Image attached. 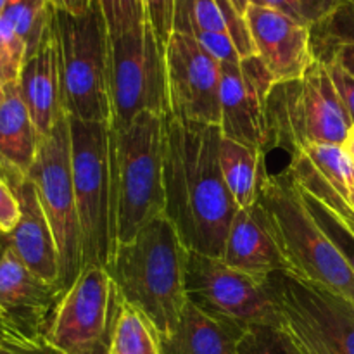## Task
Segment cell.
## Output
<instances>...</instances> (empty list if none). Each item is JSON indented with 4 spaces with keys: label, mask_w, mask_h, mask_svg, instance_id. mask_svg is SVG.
Wrapping results in <instances>:
<instances>
[{
    "label": "cell",
    "mask_w": 354,
    "mask_h": 354,
    "mask_svg": "<svg viewBox=\"0 0 354 354\" xmlns=\"http://www.w3.org/2000/svg\"><path fill=\"white\" fill-rule=\"evenodd\" d=\"M220 127L166 118L165 216L189 251L220 258L239 207L220 168Z\"/></svg>",
    "instance_id": "6da1fadb"
},
{
    "label": "cell",
    "mask_w": 354,
    "mask_h": 354,
    "mask_svg": "<svg viewBox=\"0 0 354 354\" xmlns=\"http://www.w3.org/2000/svg\"><path fill=\"white\" fill-rule=\"evenodd\" d=\"M187 258L189 249L171 221L159 216L118 245L107 266L121 299L154 325L159 339L175 330L189 301Z\"/></svg>",
    "instance_id": "7a4b0ae2"
},
{
    "label": "cell",
    "mask_w": 354,
    "mask_h": 354,
    "mask_svg": "<svg viewBox=\"0 0 354 354\" xmlns=\"http://www.w3.org/2000/svg\"><path fill=\"white\" fill-rule=\"evenodd\" d=\"M166 118L142 113L121 128H111V235L113 254L145 225L165 216Z\"/></svg>",
    "instance_id": "3957f363"
},
{
    "label": "cell",
    "mask_w": 354,
    "mask_h": 354,
    "mask_svg": "<svg viewBox=\"0 0 354 354\" xmlns=\"http://www.w3.org/2000/svg\"><path fill=\"white\" fill-rule=\"evenodd\" d=\"M256 204L289 272L354 304V272L310 214L287 169L266 176Z\"/></svg>",
    "instance_id": "277c9868"
},
{
    "label": "cell",
    "mask_w": 354,
    "mask_h": 354,
    "mask_svg": "<svg viewBox=\"0 0 354 354\" xmlns=\"http://www.w3.org/2000/svg\"><path fill=\"white\" fill-rule=\"evenodd\" d=\"M62 109L69 118L111 123L109 30L97 0L83 14L54 9Z\"/></svg>",
    "instance_id": "5b68a950"
},
{
    "label": "cell",
    "mask_w": 354,
    "mask_h": 354,
    "mask_svg": "<svg viewBox=\"0 0 354 354\" xmlns=\"http://www.w3.org/2000/svg\"><path fill=\"white\" fill-rule=\"evenodd\" d=\"M270 147L290 154L315 144H337L351 133V118L324 62H313L296 82L275 85L268 102Z\"/></svg>",
    "instance_id": "8992f818"
},
{
    "label": "cell",
    "mask_w": 354,
    "mask_h": 354,
    "mask_svg": "<svg viewBox=\"0 0 354 354\" xmlns=\"http://www.w3.org/2000/svg\"><path fill=\"white\" fill-rule=\"evenodd\" d=\"M263 287L283 330L303 354H354V304L289 270L273 272Z\"/></svg>",
    "instance_id": "52a82bcc"
},
{
    "label": "cell",
    "mask_w": 354,
    "mask_h": 354,
    "mask_svg": "<svg viewBox=\"0 0 354 354\" xmlns=\"http://www.w3.org/2000/svg\"><path fill=\"white\" fill-rule=\"evenodd\" d=\"M109 133V123L69 118L73 187L82 230L83 268L104 266L107 270L113 259Z\"/></svg>",
    "instance_id": "ba28073f"
},
{
    "label": "cell",
    "mask_w": 354,
    "mask_h": 354,
    "mask_svg": "<svg viewBox=\"0 0 354 354\" xmlns=\"http://www.w3.org/2000/svg\"><path fill=\"white\" fill-rule=\"evenodd\" d=\"M111 128H121L142 113L169 116L165 48L145 21L127 33L109 35Z\"/></svg>",
    "instance_id": "9c48e42d"
},
{
    "label": "cell",
    "mask_w": 354,
    "mask_h": 354,
    "mask_svg": "<svg viewBox=\"0 0 354 354\" xmlns=\"http://www.w3.org/2000/svg\"><path fill=\"white\" fill-rule=\"evenodd\" d=\"M28 178L37 189L38 199L57 244L61 259L59 287L64 294L83 272L82 230L73 187L71 135L66 113L45 137H40L37 158Z\"/></svg>",
    "instance_id": "30bf717a"
},
{
    "label": "cell",
    "mask_w": 354,
    "mask_h": 354,
    "mask_svg": "<svg viewBox=\"0 0 354 354\" xmlns=\"http://www.w3.org/2000/svg\"><path fill=\"white\" fill-rule=\"evenodd\" d=\"M121 301L109 272L86 266L62 294L44 342L57 354H111Z\"/></svg>",
    "instance_id": "8fae6325"
},
{
    "label": "cell",
    "mask_w": 354,
    "mask_h": 354,
    "mask_svg": "<svg viewBox=\"0 0 354 354\" xmlns=\"http://www.w3.org/2000/svg\"><path fill=\"white\" fill-rule=\"evenodd\" d=\"M187 297L207 315L244 332L263 325L283 328L282 317L261 280L232 268L220 258L189 251Z\"/></svg>",
    "instance_id": "7c38bea8"
},
{
    "label": "cell",
    "mask_w": 354,
    "mask_h": 354,
    "mask_svg": "<svg viewBox=\"0 0 354 354\" xmlns=\"http://www.w3.org/2000/svg\"><path fill=\"white\" fill-rule=\"evenodd\" d=\"M169 116L220 127L221 62L196 38L173 31L166 44Z\"/></svg>",
    "instance_id": "4fadbf2b"
},
{
    "label": "cell",
    "mask_w": 354,
    "mask_h": 354,
    "mask_svg": "<svg viewBox=\"0 0 354 354\" xmlns=\"http://www.w3.org/2000/svg\"><path fill=\"white\" fill-rule=\"evenodd\" d=\"M275 80L258 55L221 62V121L223 137L251 145L266 154L270 149L268 102Z\"/></svg>",
    "instance_id": "5bb4252c"
},
{
    "label": "cell",
    "mask_w": 354,
    "mask_h": 354,
    "mask_svg": "<svg viewBox=\"0 0 354 354\" xmlns=\"http://www.w3.org/2000/svg\"><path fill=\"white\" fill-rule=\"evenodd\" d=\"M244 17L256 55L277 85L303 78L313 62L311 28L268 6H249Z\"/></svg>",
    "instance_id": "9a60e30c"
},
{
    "label": "cell",
    "mask_w": 354,
    "mask_h": 354,
    "mask_svg": "<svg viewBox=\"0 0 354 354\" xmlns=\"http://www.w3.org/2000/svg\"><path fill=\"white\" fill-rule=\"evenodd\" d=\"M173 31L196 38L220 62L256 55L244 14L232 0H175Z\"/></svg>",
    "instance_id": "2e32d148"
},
{
    "label": "cell",
    "mask_w": 354,
    "mask_h": 354,
    "mask_svg": "<svg viewBox=\"0 0 354 354\" xmlns=\"http://www.w3.org/2000/svg\"><path fill=\"white\" fill-rule=\"evenodd\" d=\"M57 286L35 275L12 249L0 261V310L23 334L44 341L45 328L61 301Z\"/></svg>",
    "instance_id": "e0dca14e"
},
{
    "label": "cell",
    "mask_w": 354,
    "mask_h": 354,
    "mask_svg": "<svg viewBox=\"0 0 354 354\" xmlns=\"http://www.w3.org/2000/svg\"><path fill=\"white\" fill-rule=\"evenodd\" d=\"M19 92L30 111L38 135L45 137L64 114L54 19L45 30L38 47L30 55H26L19 75Z\"/></svg>",
    "instance_id": "ac0fdd59"
},
{
    "label": "cell",
    "mask_w": 354,
    "mask_h": 354,
    "mask_svg": "<svg viewBox=\"0 0 354 354\" xmlns=\"http://www.w3.org/2000/svg\"><path fill=\"white\" fill-rule=\"evenodd\" d=\"M12 189L19 199L21 218L16 228L9 234L10 249L35 275L59 287L61 259L37 189L30 178L23 180Z\"/></svg>",
    "instance_id": "d6986e66"
},
{
    "label": "cell",
    "mask_w": 354,
    "mask_h": 354,
    "mask_svg": "<svg viewBox=\"0 0 354 354\" xmlns=\"http://www.w3.org/2000/svg\"><path fill=\"white\" fill-rule=\"evenodd\" d=\"M221 259L232 268L261 282L273 272L289 270L286 258L259 213L258 204L249 209L237 211L228 230Z\"/></svg>",
    "instance_id": "ffe728a7"
},
{
    "label": "cell",
    "mask_w": 354,
    "mask_h": 354,
    "mask_svg": "<svg viewBox=\"0 0 354 354\" xmlns=\"http://www.w3.org/2000/svg\"><path fill=\"white\" fill-rule=\"evenodd\" d=\"M40 135L19 92V82L3 86L0 102V161L9 171L10 185L28 178L37 158Z\"/></svg>",
    "instance_id": "44dd1931"
},
{
    "label": "cell",
    "mask_w": 354,
    "mask_h": 354,
    "mask_svg": "<svg viewBox=\"0 0 354 354\" xmlns=\"http://www.w3.org/2000/svg\"><path fill=\"white\" fill-rule=\"evenodd\" d=\"M244 334L187 301L175 330L159 339V344L161 354H237Z\"/></svg>",
    "instance_id": "7402d4cb"
},
{
    "label": "cell",
    "mask_w": 354,
    "mask_h": 354,
    "mask_svg": "<svg viewBox=\"0 0 354 354\" xmlns=\"http://www.w3.org/2000/svg\"><path fill=\"white\" fill-rule=\"evenodd\" d=\"M220 168L230 196L239 209H249L258 203L265 178V152L232 138L221 137Z\"/></svg>",
    "instance_id": "603a6c76"
},
{
    "label": "cell",
    "mask_w": 354,
    "mask_h": 354,
    "mask_svg": "<svg viewBox=\"0 0 354 354\" xmlns=\"http://www.w3.org/2000/svg\"><path fill=\"white\" fill-rule=\"evenodd\" d=\"M311 50L320 62H337L354 76V0L311 26Z\"/></svg>",
    "instance_id": "cb8c5ba5"
},
{
    "label": "cell",
    "mask_w": 354,
    "mask_h": 354,
    "mask_svg": "<svg viewBox=\"0 0 354 354\" xmlns=\"http://www.w3.org/2000/svg\"><path fill=\"white\" fill-rule=\"evenodd\" d=\"M111 354H161L154 325L128 303L121 301Z\"/></svg>",
    "instance_id": "d4e9b609"
},
{
    "label": "cell",
    "mask_w": 354,
    "mask_h": 354,
    "mask_svg": "<svg viewBox=\"0 0 354 354\" xmlns=\"http://www.w3.org/2000/svg\"><path fill=\"white\" fill-rule=\"evenodd\" d=\"M301 154L313 165V168L348 199L354 190V161L344 145L337 144H315L294 152Z\"/></svg>",
    "instance_id": "484cf974"
},
{
    "label": "cell",
    "mask_w": 354,
    "mask_h": 354,
    "mask_svg": "<svg viewBox=\"0 0 354 354\" xmlns=\"http://www.w3.org/2000/svg\"><path fill=\"white\" fill-rule=\"evenodd\" d=\"M54 6L50 0H10L2 16L9 21L30 55L40 44L45 30L52 21Z\"/></svg>",
    "instance_id": "4316f807"
},
{
    "label": "cell",
    "mask_w": 354,
    "mask_h": 354,
    "mask_svg": "<svg viewBox=\"0 0 354 354\" xmlns=\"http://www.w3.org/2000/svg\"><path fill=\"white\" fill-rule=\"evenodd\" d=\"M299 192L311 216H313L315 221L320 225L322 230L328 235V239L334 242L335 248L341 251V254L344 256V259L348 261V265L351 266V270L354 272V234L353 232L342 223L341 218L335 216V214L332 213L325 204H322L317 197L308 194L306 190H303L301 187H299Z\"/></svg>",
    "instance_id": "83f0119b"
},
{
    "label": "cell",
    "mask_w": 354,
    "mask_h": 354,
    "mask_svg": "<svg viewBox=\"0 0 354 354\" xmlns=\"http://www.w3.org/2000/svg\"><path fill=\"white\" fill-rule=\"evenodd\" d=\"M237 354H303L290 335L279 327H252L239 342Z\"/></svg>",
    "instance_id": "f1b7e54d"
},
{
    "label": "cell",
    "mask_w": 354,
    "mask_h": 354,
    "mask_svg": "<svg viewBox=\"0 0 354 354\" xmlns=\"http://www.w3.org/2000/svg\"><path fill=\"white\" fill-rule=\"evenodd\" d=\"M26 61V45L14 31L9 21L0 14V85L19 82L21 69Z\"/></svg>",
    "instance_id": "f546056e"
},
{
    "label": "cell",
    "mask_w": 354,
    "mask_h": 354,
    "mask_svg": "<svg viewBox=\"0 0 354 354\" xmlns=\"http://www.w3.org/2000/svg\"><path fill=\"white\" fill-rule=\"evenodd\" d=\"M111 37L127 33L147 21L145 0H97Z\"/></svg>",
    "instance_id": "4dcf8cb0"
},
{
    "label": "cell",
    "mask_w": 354,
    "mask_h": 354,
    "mask_svg": "<svg viewBox=\"0 0 354 354\" xmlns=\"http://www.w3.org/2000/svg\"><path fill=\"white\" fill-rule=\"evenodd\" d=\"M145 14H147L149 24L158 37L159 45L166 50V44L173 33L175 0H145Z\"/></svg>",
    "instance_id": "1f68e13d"
},
{
    "label": "cell",
    "mask_w": 354,
    "mask_h": 354,
    "mask_svg": "<svg viewBox=\"0 0 354 354\" xmlns=\"http://www.w3.org/2000/svg\"><path fill=\"white\" fill-rule=\"evenodd\" d=\"M21 218V206L12 185L0 178V228L3 234H10Z\"/></svg>",
    "instance_id": "d6a6232c"
},
{
    "label": "cell",
    "mask_w": 354,
    "mask_h": 354,
    "mask_svg": "<svg viewBox=\"0 0 354 354\" xmlns=\"http://www.w3.org/2000/svg\"><path fill=\"white\" fill-rule=\"evenodd\" d=\"M354 127V76L337 62H324Z\"/></svg>",
    "instance_id": "836d02e7"
},
{
    "label": "cell",
    "mask_w": 354,
    "mask_h": 354,
    "mask_svg": "<svg viewBox=\"0 0 354 354\" xmlns=\"http://www.w3.org/2000/svg\"><path fill=\"white\" fill-rule=\"evenodd\" d=\"M344 0H297L299 6V21L306 26L320 23L322 19L334 12Z\"/></svg>",
    "instance_id": "e575fe53"
},
{
    "label": "cell",
    "mask_w": 354,
    "mask_h": 354,
    "mask_svg": "<svg viewBox=\"0 0 354 354\" xmlns=\"http://www.w3.org/2000/svg\"><path fill=\"white\" fill-rule=\"evenodd\" d=\"M37 342H44V341H33L28 335H24L16 325L12 324L7 318H0V346L6 344H19V346H26V344H37Z\"/></svg>",
    "instance_id": "d590c367"
},
{
    "label": "cell",
    "mask_w": 354,
    "mask_h": 354,
    "mask_svg": "<svg viewBox=\"0 0 354 354\" xmlns=\"http://www.w3.org/2000/svg\"><path fill=\"white\" fill-rule=\"evenodd\" d=\"M0 354H57L54 349L48 348L45 342H37V344H6L0 346Z\"/></svg>",
    "instance_id": "8d00e7d4"
},
{
    "label": "cell",
    "mask_w": 354,
    "mask_h": 354,
    "mask_svg": "<svg viewBox=\"0 0 354 354\" xmlns=\"http://www.w3.org/2000/svg\"><path fill=\"white\" fill-rule=\"evenodd\" d=\"M93 0H50L54 9L66 10L69 14H83L90 9Z\"/></svg>",
    "instance_id": "74e56055"
},
{
    "label": "cell",
    "mask_w": 354,
    "mask_h": 354,
    "mask_svg": "<svg viewBox=\"0 0 354 354\" xmlns=\"http://www.w3.org/2000/svg\"><path fill=\"white\" fill-rule=\"evenodd\" d=\"M232 2L235 3V7H237L242 14H244L245 9H248L249 6H263V3H265V0H232Z\"/></svg>",
    "instance_id": "f35d334b"
},
{
    "label": "cell",
    "mask_w": 354,
    "mask_h": 354,
    "mask_svg": "<svg viewBox=\"0 0 354 354\" xmlns=\"http://www.w3.org/2000/svg\"><path fill=\"white\" fill-rule=\"evenodd\" d=\"M10 248V239L9 234H0V261H2L3 254L7 252V249Z\"/></svg>",
    "instance_id": "ab89813d"
},
{
    "label": "cell",
    "mask_w": 354,
    "mask_h": 354,
    "mask_svg": "<svg viewBox=\"0 0 354 354\" xmlns=\"http://www.w3.org/2000/svg\"><path fill=\"white\" fill-rule=\"evenodd\" d=\"M344 149L348 151V154L351 156V159L354 161V137H349L348 140L344 142Z\"/></svg>",
    "instance_id": "60d3db41"
},
{
    "label": "cell",
    "mask_w": 354,
    "mask_h": 354,
    "mask_svg": "<svg viewBox=\"0 0 354 354\" xmlns=\"http://www.w3.org/2000/svg\"><path fill=\"white\" fill-rule=\"evenodd\" d=\"M0 178L7 180V182L10 183V178H9V171H7V168H6V166H3V162H2V161H0Z\"/></svg>",
    "instance_id": "b9f144b4"
},
{
    "label": "cell",
    "mask_w": 354,
    "mask_h": 354,
    "mask_svg": "<svg viewBox=\"0 0 354 354\" xmlns=\"http://www.w3.org/2000/svg\"><path fill=\"white\" fill-rule=\"evenodd\" d=\"M9 2H10V0H0V14H3V10L7 9Z\"/></svg>",
    "instance_id": "7bdbcfd3"
},
{
    "label": "cell",
    "mask_w": 354,
    "mask_h": 354,
    "mask_svg": "<svg viewBox=\"0 0 354 354\" xmlns=\"http://www.w3.org/2000/svg\"><path fill=\"white\" fill-rule=\"evenodd\" d=\"M346 201H348V203L351 204V207L354 209V190H353L351 194H349V197H348V199H346Z\"/></svg>",
    "instance_id": "ee69618b"
},
{
    "label": "cell",
    "mask_w": 354,
    "mask_h": 354,
    "mask_svg": "<svg viewBox=\"0 0 354 354\" xmlns=\"http://www.w3.org/2000/svg\"><path fill=\"white\" fill-rule=\"evenodd\" d=\"M0 318H7V320H10V318H9V317H7V315H6V313H3V311H2V310H0ZM24 335H26V334H24Z\"/></svg>",
    "instance_id": "f6af8a7d"
},
{
    "label": "cell",
    "mask_w": 354,
    "mask_h": 354,
    "mask_svg": "<svg viewBox=\"0 0 354 354\" xmlns=\"http://www.w3.org/2000/svg\"><path fill=\"white\" fill-rule=\"evenodd\" d=\"M2 99H3V86L0 85V102H2Z\"/></svg>",
    "instance_id": "bcb514c9"
},
{
    "label": "cell",
    "mask_w": 354,
    "mask_h": 354,
    "mask_svg": "<svg viewBox=\"0 0 354 354\" xmlns=\"http://www.w3.org/2000/svg\"><path fill=\"white\" fill-rule=\"evenodd\" d=\"M349 137H354V127L351 128V133H349Z\"/></svg>",
    "instance_id": "7dc6e473"
},
{
    "label": "cell",
    "mask_w": 354,
    "mask_h": 354,
    "mask_svg": "<svg viewBox=\"0 0 354 354\" xmlns=\"http://www.w3.org/2000/svg\"><path fill=\"white\" fill-rule=\"evenodd\" d=\"M0 234H3V232H2V228H0Z\"/></svg>",
    "instance_id": "c3c4849f"
}]
</instances>
